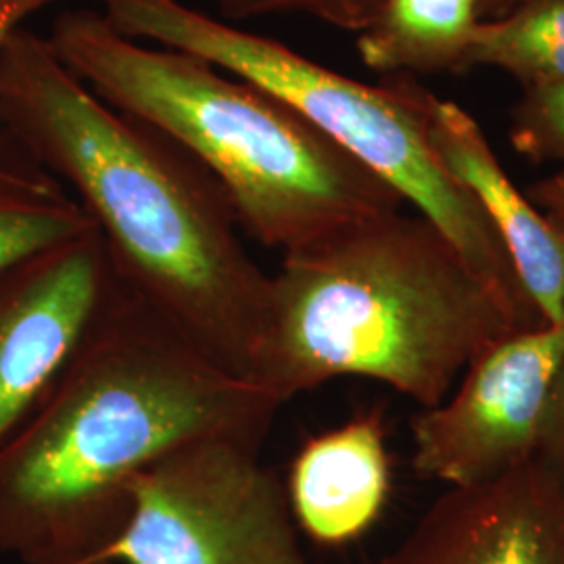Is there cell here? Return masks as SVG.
<instances>
[{"instance_id":"cell-9","label":"cell","mask_w":564,"mask_h":564,"mask_svg":"<svg viewBox=\"0 0 564 564\" xmlns=\"http://www.w3.org/2000/svg\"><path fill=\"white\" fill-rule=\"evenodd\" d=\"M379 564H564V491L529 463L447 487Z\"/></svg>"},{"instance_id":"cell-7","label":"cell","mask_w":564,"mask_h":564,"mask_svg":"<svg viewBox=\"0 0 564 564\" xmlns=\"http://www.w3.org/2000/svg\"><path fill=\"white\" fill-rule=\"evenodd\" d=\"M564 321L508 335L464 370L444 402L412 419V468L447 487L487 484L533 463Z\"/></svg>"},{"instance_id":"cell-10","label":"cell","mask_w":564,"mask_h":564,"mask_svg":"<svg viewBox=\"0 0 564 564\" xmlns=\"http://www.w3.org/2000/svg\"><path fill=\"white\" fill-rule=\"evenodd\" d=\"M419 105L431 149L449 176L484 209L527 300L542 323H563V232L510 181L484 130L460 105L437 97L421 84Z\"/></svg>"},{"instance_id":"cell-17","label":"cell","mask_w":564,"mask_h":564,"mask_svg":"<svg viewBox=\"0 0 564 564\" xmlns=\"http://www.w3.org/2000/svg\"><path fill=\"white\" fill-rule=\"evenodd\" d=\"M535 463L540 464L564 491V349L547 391Z\"/></svg>"},{"instance_id":"cell-15","label":"cell","mask_w":564,"mask_h":564,"mask_svg":"<svg viewBox=\"0 0 564 564\" xmlns=\"http://www.w3.org/2000/svg\"><path fill=\"white\" fill-rule=\"evenodd\" d=\"M508 137L524 160L564 167V80L523 88Z\"/></svg>"},{"instance_id":"cell-20","label":"cell","mask_w":564,"mask_h":564,"mask_svg":"<svg viewBox=\"0 0 564 564\" xmlns=\"http://www.w3.org/2000/svg\"><path fill=\"white\" fill-rule=\"evenodd\" d=\"M523 0H479V20H498Z\"/></svg>"},{"instance_id":"cell-11","label":"cell","mask_w":564,"mask_h":564,"mask_svg":"<svg viewBox=\"0 0 564 564\" xmlns=\"http://www.w3.org/2000/svg\"><path fill=\"white\" fill-rule=\"evenodd\" d=\"M284 489L295 523L312 542L339 547L360 540L381 519L391 494L383 421L364 414L310 437Z\"/></svg>"},{"instance_id":"cell-5","label":"cell","mask_w":564,"mask_h":564,"mask_svg":"<svg viewBox=\"0 0 564 564\" xmlns=\"http://www.w3.org/2000/svg\"><path fill=\"white\" fill-rule=\"evenodd\" d=\"M97 2L123 36L193 53L291 105L433 224L524 328L544 324L484 209L431 149L412 76L364 84L181 0Z\"/></svg>"},{"instance_id":"cell-6","label":"cell","mask_w":564,"mask_h":564,"mask_svg":"<svg viewBox=\"0 0 564 564\" xmlns=\"http://www.w3.org/2000/svg\"><path fill=\"white\" fill-rule=\"evenodd\" d=\"M262 442L209 435L174 447L132 485L118 564H307L286 489Z\"/></svg>"},{"instance_id":"cell-14","label":"cell","mask_w":564,"mask_h":564,"mask_svg":"<svg viewBox=\"0 0 564 564\" xmlns=\"http://www.w3.org/2000/svg\"><path fill=\"white\" fill-rule=\"evenodd\" d=\"M496 67L521 86L564 80V0H523L498 20L479 21L460 72Z\"/></svg>"},{"instance_id":"cell-19","label":"cell","mask_w":564,"mask_h":564,"mask_svg":"<svg viewBox=\"0 0 564 564\" xmlns=\"http://www.w3.org/2000/svg\"><path fill=\"white\" fill-rule=\"evenodd\" d=\"M57 0H0V53L7 41L23 28V21Z\"/></svg>"},{"instance_id":"cell-1","label":"cell","mask_w":564,"mask_h":564,"mask_svg":"<svg viewBox=\"0 0 564 564\" xmlns=\"http://www.w3.org/2000/svg\"><path fill=\"white\" fill-rule=\"evenodd\" d=\"M281 408L118 276L55 383L0 445V554L101 558L151 464L209 435L263 444Z\"/></svg>"},{"instance_id":"cell-12","label":"cell","mask_w":564,"mask_h":564,"mask_svg":"<svg viewBox=\"0 0 564 564\" xmlns=\"http://www.w3.org/2000/svg\"><path fill=\"white\" fill-rule=\"evenodd\" d=\"M479 21V0H375L356 46L364 65L387 78L460 72Z\"/></svg>"},{"instance_id":"cell-4","label":"cell","mask_w":564,"mask_h":564,"mask_svg":"<svg viewBox=\"0 0 564 564\" xmlns=\"http://www.w3.org/2000/svg\"><path fill=\"white\" fill-rule=\"evenodd\" d=\"M99 99L160 130L223 186L245 237L281 253L402 197L291 105L193 53L120 34L99 9H65L46 36Z\"/></svg>"},{"instance_id":"cell-13","label":"cell","mask_w":564,"mask_h":564,"mask_svg":"<svg viewBox=\"0 0 564 564\" xmlns=\"http://www.w3.org/2000/svg\"><path fill=\"white\" fill-rule=\"evenodd\" d=\"M93 226L80 203L36 163L0 158V270Z\"/></svg>"},{"instance_id":"cell-2","label":"cell","mask_w":564,"mask_h":564,"mask_svg":"<svg viewBox=\"0 0 564 564\" xmlns=\"http://www.w3.org/2000/svg\"><path fill=\"white\" fill-rule=\"evenodd\" d=\"M0 126L30 162L72 186L120 281L256 381L270 272L202 163L99 99L28 28L0 53Z\"/></svg>"},{"instance_id":"cell-16","label":"cell","mask_w":564,"mask_h":564,"mask_svg":"<svg viewBox=\"0 0 564 564\" xmlns=\"http://www.w3.org/2000/svg\"><path fill=\"white\" fill-rule=\"evenodd\" d=\"M226 21L265 18L274 13H303L360 34L372 20L375 0H212Z\"/></svg>"},{"instance_id":"cell-21","label":"cell","mask_w":564,"mask_h":564,"mask_svg":"<svg viewBox=\"0 0 564 564\" xmlns=\"http://www.w3.org/2000/svg\"><path fill=\"white\" fill-rule=\"evenodd\" d=\"M76 564H118L113 563V561H109V558H88V561H82V563Z\"/></svg>"},{"instance_id":"cell-8","label":"cell","mask_w":564,"mask_h":564,"mask_svg":"<svg viewBox=\"0 0 564 564\" xmlns=\"http://www.w3.org/2000/svg\"><path fill=\"white\" fill-rule=\"evenodd\" d=\"M116 279L95 226L0 270V445L55 383Z\"/></svg>"},{"instance_id":"cell-18","label":"cell","mask_w":564,"mask_h":564,"mask_svg":"<svg viewBox=\"0 0 564 564\" xmlns=\"http://www.w3.org/2000/svg\"><path fill=\"white\" fill-rule=\"evenodd\" d=\"M529 199L564 235V167L527 191Z\"/></svg>"},{"instance_id":"cell-3","label":"cell","mask_w":564,"mask_h":564,"mask_svg":"<svg viewBox=\"0 0 564 564\" xmlns=\"http://www.w3.org/2000/svg\"><path fill=\"white\" fill-rule=\"evenodd\" d=\"M521 330L433 224L398 209L282 253L256 381L282 405L360 377L433 408L487 347Z\"/></svg>"}]
</instances>
